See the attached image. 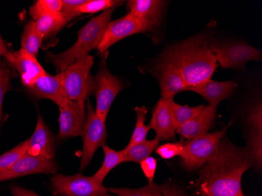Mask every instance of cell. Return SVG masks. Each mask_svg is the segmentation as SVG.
I'll list each match as a JSON object with an SVG mask.
<instances>
[{
	"label": "cell",
	"instance_id": "1",
	"mask_svg": "<svg viewBox=\"0 0 262 196\" xmlns=\"http://www.w3.org/2000/svg\"><path fill=\"white\" fill-rule=\"evenodd\" d=\"M253 166L247 148L238 147L225 136L215 153L199 171L195 182L200 196H245L243 175Z\"/></svg>",
	"mask_w": 262,
	"mask_h": 196
},
{
	"label": "cell",
	"instance_id": "31",
	"mask_svg": "<svg viewBox=\"0 0 262 196\" xmlns=\"http://www.w3.org/2000/svg\"><path fill=\"white\" fill-rule=\"evenodd\" d=\"M28 140L16 146L15 148L0 156V173L13 166L22 156L27 154Z\"/></svg>",
	"mask_w": 262,
	"mask_h": 196
},
{
	"label": "cell",
	"instance_id": "33",
	"mask_svg": "<svg viewBox=\"0 0 262 196\" xmlns=\"http://www.w3.org/2000/svg\"><path fill=\"white\" fill-rule=\"evenodd\" d=\"M10 89V69L5 64H0V125L3 119V102L6 94Z\"/></svg>",
	"mask_w": 262,
	"mask_h": 196
},
{
	"label": "cell",
	"instance_id": "37",
	"mask_svg": "<svg viewBox=\"0 0 262 196\" xmlns=\"http://www.w3.org/2000/svg\"><path fill=\"white\" fill-rule=\"evenodd\" d=\"M10 192L14 196H42L35 193L32 190L22 188L20 186H11L10 188Z\"/></svg>",
	"mask_w": 262,
	"mask_h": 196
},
{
	"label": "cell",
	"instance_id": "10",
	"mask_svg": "<svg viewBox=\"0 0 262 196\" xmlns=\"http://www.w3.org/2000/svg\"><path fill=\"white\" fill-rule=\"evenodd\" d=\"M210 49L215 55L217 61L224 69H244L251 60H259L261 52L247 43L232 45L210 44Z\"/></svg>",
	"mask_w": 262,
	"mask_h": 196
},
{
	"label": "cell",
	"instance_id": "25",
	"mask_svg": "<svg viewBox=\"0 0 262 196\" xmlns=\"http://www.w3.org/2000/svg\"><path fill=\"white\" fill-rule=\"evenodd\" d=\"M102 149L104 154V161L99 169L93 176V178L100 184H103L104 178L110 173L112 169L121 163H124V158H123L122 150L116 151L106 144L102 146Z\"/></svg>",
	"mask_w": 262,
	"mask_h": 196
},
{
	"label": "cell",
	"instance_id": "24",
	"mask_svg": "<svg viewBox=\"0 0 262 196\" xmlns=\"http://www.w3.org/2000/svg\"><path fill=\"white\" fill-rule=\"evenodd\" d=\"M42 40L43 38L35 28V21L30 20L24 28L20 41V50L26 54L37 58L39 49L42 47Z\"/></svg>",
	"mask_w": 262,
	"mask_h": 196
},
{
	"label": "cell",
	"instance_id": "39",
	"mask_svg": "<svg viewBox=\"0 0 262 196\" xmlns=\"http://www.w3.org/2000/svg\"><path fill=\"white\" fill-rule=\"evenodd\" d=\"M103 196H118V195H116V194H114V195H112V194H104V195H103Z\"/></svg>",
	"mask_w": 262,
	"mask_h": 196
},
{
	"label": "cell",
	"instance_id": "19",
	"mask_svg": "<svg viewBox=\"0 0 262 196\" xmlns=\"http://www.w3.org/2000/svg\"><path fill=\"white\" fill-rule=\"evenodd\" d=\"M248 122L251 125L249 134L248 149L253 165L257 168L262 165V107L258 103L252 107L248 115Z\"/></svg>",
	"mask_w": 262,
	"mask_h": 196
},
{
	"label": "cell",
	"instance_id": "28",
	"mask_svg": "<svg viewBox=\"0 0 262 196\" xmlns=\"http://www.w3.org/2000/svg\"><path fill=\"white\" fill-rule=\"evenodd\" d=\"M110 192L118 196H162V185L154 182L138 189L127 188H114L108 189Z\"/></svg>",
	"mask_w": 262,
	"mask_h": 196
},
{
	"label": "cell",
	"instance_id": "34",
	"mask_svg": "<svg viewBox=\"0 0 262 196\" xmlns=\"http://www.w3.org/2000/svg\"><path fill=\"white\" fill-rule=\"evenodd\" d=\"M86 0H62V8L61 14L64 16L67 21L79 17V9L83 5Z\"/></svg>",
	"mask_w": 262,
	"mask_h": 196
},
{
	"label": "cell",
	"instance_id": "30",
	"mask_svg": "<svg viewBox=\"0 0 262 196\" xmlns=\"http://www.w3.org/2000/svg\"><path fill=\"white\" fill-rule=\"evenodd\" d=\"M123 3L124 1L119 0H86V2L79 7V15L97 14L98 12L102 13L110 9H116Z\"/></svg>",
	"mask_w": 262,
	"mask_h": 196
},
{
	"label": "cell",
	"instance_id": "15",
	"mask_svg": "<svg viewBox=\"0 0 262 196\" xmlns=\"http://www.w3.org/2000/svg\"><path fill=\"white\" fill-rule=\"evenodd\" d=\"M30 94L38 99H48L55 103L58 107L66 105L69 101L63 89L60 73L52 75H42L35 83L28 88Z\"/></svg>",
	"mask_w": 262,
	"mask_h": 196
},
{
	"label": "cell",
	"instance_id": "32",
	"mask_svg": "<svg viewBox=\"0 0 262 196\" xmlns=\"http://www.w3.org/2000/svg\"><path fill=\"white\" fill-rule=\"evenodd\" d=\"M184 144L185 143L182 141L166 143V144L158 146V148L156 149V151L162 159L168 160V159H173L176 156H181L183 151Z\"/></svg>",
	"mask_w": 262,
	"mask_h": 196
},
{
	"label": "cell",
	"instance_id": "12",
	"mask_svg": "<svg viewBox=\"0 0 262 196\" xmlns=\"http://www.w3.org/2000/svg\"><path fill=\"white\" fill-rule=\"evenodd\" d=\"M3 56L7 64L17 71L22 83L27 88L32 86L40 76L47 73L36 57L26 54L21 50L16 51L7 49Z\"/></svg>",
	"mask_w": 262,
	"mask_h": 196
},
{
	"label": "cell",
	"instance_id": "7",
	"mask_svg": "<svg viewBox=\"0 0 262 196\" xmlns=\"http://www.w3.org/2000/svg\"><path fill=\"white\" fill-rule=\"evenodd\" d=\"M86 121L81 136L82 138V153L81 156L80 171L86 169L92 161L97 150L105 144L108 137L105 122L97 116L91 101L88 100Z\"/></svg>",
	"mask_w": 262,
	"mask_h": 196
},
{
	"label": "cell",
	"instance_id": "6",
	"mask_svg": "<svg viewBox=\"0 0 262 196\" xmlns=\"http://www.w3.org/2000/svg\"><path fill=\"white\" fill-rule=\"evenodd\" d=\"M226 129L192 138L184 144L181 155L182 164L188 170L203 167L213 156Z\"/></svg>",
	"mask_w": 262,
	"mask_h": 196
},
{
	"label": "cell",
	"instance_id": "17",
	"mask_svg": "<svg viewBox=\"0 0 262 196\" xmlns=\"http://www.w3.org/2000/svg\"><path fill=\"white\" fill-rule=\"evenodd\" d=\"M27 154L54 159L55 155L54 138L41 115L38 116L33 134L28 140Z\"/></svg>",
	"mask_w": 262,
	"mask_h": 196
},
{
	"label": "cell",
	"instance_id": "38",
	"mask_svg": "<svg viewBox=\"0 0 262 196\" xmlns=\"http://www.w3.org/2000/svg\"><path fill=\"white\" fill-rule=\"evenodd\" d=\"M7 49L5 43H4V40H3L1 35H0V57L4 55V52L7 51Z\"/></svg>",
	"mask_w": 262,
	"mask_h": 196
},
{
	"label": "cell",
	"instance_id": "36",
	"mask_svg": "<svg viewBox=\"0 0 262 196\" xmlns=\"http://www.w3.org/2000/svg\"><path fill=\"white\" fill-rule=\"evenodd\" d=\"M162 196H187L185 191L171 183L162 185Z\"/></svg>",
	"mask_w": 262,
	"mask_h": 196
},
{
	"label": "cell",
	"instance_id": "16",
	"mask_svg": "<svg viewBox=\"0 0 262 196\" xmlns=\"http://www.w3.org/2000/svg\"><path fill=\"white\" fill-rule=\"evenodd\" d=\"M164 5V1L160 0H129L126 2L128 14L145 22L149 32H153L160 26Z\"/></svg>",
	"mask_w": 262,
	"mask_h": 196
},
{
	"label": "cell",
	"instance_id": "11",
	"mask_svg": "<svg viewBox=\"0 0 262 196\" xmlns=\"http://www.w3.org/2000/svg\"><path fill=\"white\" fill-rule=\"evenodd\" d=\"M57 170L53 159L26 154L9 169L0 173V182L35 173H55Z\"/></svg>",
	"mask_w": 262,
	"mask_h": 196
},
{
	"label": "cell",
	"instance_id": "13",
	"mask_svg": "<svg viewBox=\"0 0 262 196\" xmlns=\"http://www.w3.org/2000/svg\"><path fill=\"white\" fill-rule=\"evenodd\" d=\"M58 141L81 136L84 126L86 114L85 106L76 101H69L66 105L59 107Z\"/></svg>",
	"mask_w": 262,
	"mask_h": 196
},
{
	"label": "cell",
	"instance_id": "20",
	"mask_svg": "<svg viewBox=\"0 0 262 196\" xmlns=\"http://www.w3.org/2000/svg\"><path fill=\"white\" fill-rule=\"evenodd\" d=\"M235 86L236 84L233 80L217 82L209 79L203 83L190 86L188 91L201 95L206 101H208L210 105L217 106L221 101L227 99L232 95Z\"/></svg>",
	"mask_w": 262,
	"mask_h": 196
},
{
	"label": "cell",
	"instance_id": "29",
	"mask_svg": "<svg viewBox=\"0 0 262 196\" xmlns=\"http://www.w3.org/2000/svg\"><path fill=\"white\" fill-rule=\"evenodd\" d=\"M62 0H38L29 9V14L34 21L45 14L61 12Z\"/></svg>",
	"mask_w": 262,
	"mask_h": 196
},
{
	"label": "cell",
	"instance_id": "21",
	"mask_svg": "<svg viewBox=\"0 0 262 196\" xmlns=\"http://www.w3.org/2000/svg\"><path fill=\"white\" fill-rule=\"evenodd\" d=\"M217 106H205L196 116L190 119L185 125L177 129L182 138L191 140L207 134L215 119Z\"/></svg>",
	"mask_w": 262,
	"mask_h": 196
},
{
	"label": "cell",
	"instance_id": "23",
	"mask_svg": "<svg viewBox=\"0 0 262 196\" xmlns=\"http://www.w3.org/2000/svg\"><path fill=\"white\" fill-rule=\"evenodd\" d=\"M160 141L157 138L142 141L133 145L126 146L122 150L124 158V162L141 163L144 159L151 156V153L158 148Z\"/></svg>",
	"mask_w": 262,
	"mask_h": 196
},
{
	"label": "cell",
	"instance_id": "26",
	"mask_svg": "<svg viewBox=\"0 0 262 196\" xmlns=\"http://www.w3.org/2000/svg\"><path fill=\"white\" fill-rule=\"evenodd\" d=\"M169 106H170V114H171L173 124L176 129L185 125L205 107V105L203 104L195 106V107L181 105L175 102L173 99L169 100Z\"/></svg>",
	"mask_w": 262,
	"mask_h": 196
},
{
	"label": "cell",
	"instance_id": "4",
	"mask_svg": "<svg viewBox=\"0 0 262 196\" xmlns=\"http://www.w3.org/2000/svg\"><path fill=\"white\" fill-rule=\"evenodd\" d=\"M94 56H83L76 62L60 72L63 89L70 101L85 106L94 92V77L91 71L94 64Z\"/></svg>",
	"mask_w": 262,
	"mask_h": 196
},
{
	"label": "cell",
	"instance_id": "35",
	"mask_svg": "<svg viewBox=\"0 0 262 196\" xmlns=\"http://www.w3.org/2000/svg\"><path fill=\"white\" fill-rule=\"evenodd\" d=\"M143 173L146 177L148 183L153 182L157 169V160L152 156L146 158L140 163Z\"/></svg>",
	"mask_w": 262,
	"mask_h": 196
},
{
	"label": "cell",
	"instance_id": "22",
	"mask_svg": "<svg viewBox=\"0 0 262 196\" xmlns=\"http://www.w3.org/2000/svg\"><path fill=\"white\" fill-rule=\"evenodd\" d=\"M68 21L61 12L45 14L35 20V28L44 39L54 37L64 29Z\"/></svg>",
	"mask_w": 262,
	"mask_h": 196
},
{
	"label": "cell",
	"instance_id": "14",
	"mask_svg": "<svg viewBox=\"0 0 262 196\" xmlns=\"http://www.w3.org/2000/svg\"><path fill=\"white\" fill-rule=\"evenodd\" d=\"M151 72L160 82L162 98L173 99L178 93L188 91L181 72L171 64L160 62L153 67Z\"/></svg>",
	"mask_w": 262,
	"mask_h": 196
},
{
	"label": "cell",
	"instance_id": "2",
	"mask_svg": "<svg viewBox=\"0 0 262 196\" xmlns=\"http://www.w3.org/2000/svg\"><path fill=\"white\" fill-rule=\"evenodd\" d=\"M206 35H197L166 49L160 62L176 68L183 76L188 88L211 79L217 69L215 55Z\"/></svg>",
	"mask_w": 262,
	"mask_h": 196
},
{
	"label": "cell",
	"instance_id": "27",
	"mask_svg": "<svg viewBox=\"0 0 262 196\" xmlns=\"http://www.w3.org/2000/svg\"><path fill=\"white\" fill-rule=\"evenodd\" d=\"M135 113H136L137 116L136 124H135V129H134L133 134L131 135L130 140H129L127 146L133 145V144L145 141L146 140L148 131L151 129L148 125L146 126L145 124L147 113H148L146 107L145 106L136 107H135Z\"/></svg>",
	"mask_w": 262,
	"mask_h": 196
},
{
	"label": "cell",
	"instance_id": "9",
	"mask_svg": "<svg viewBox=\"0 0 262 196\" xmlns=\"http://www.w3.org/2000/svg\"><path fill=\"white\" fill-rule=\"evenodd\" d=\"M147 32H149V29L145 22L135 16L126 14L108 23L97 50L99 54H105L112 46L119 41L135 34Z\"/></svg>",
	"mask_w": 262,
	"mask_h": 196
},
{
	"label": "cell",
	"instance_id": "3",
	"mask_svg": "<svg viewBox=\"0 0 262 196\" xmlns=\"http://www.w3.org/2000/svg\"><path fill=\"white\" fill-rule=\"evenodd\" d=\"M114 10V8L110 9L93 17L78 32L77 41L74 45L60 54L48 53L46 56L47 62L52 64L60 73L76 62L78 59L88 55L91 51L98 48L107 26L111 21Z\"/></svg>",
	"mask_w": 262,
	"mask_h": 196
},
{
	"label": "cell",
	"instance_id": "5",
	"mask_svg": "<svg viewBox=\"0 0 262 196\" xmlns=\"http://www.w3.org/2000/svg\"><path fill=\"white\" fill-rule=\"evenodd\" d=\"M94 84L93 94L96 97L94 111L100 119L106 122L113 101L124 85L119 78L110 72L105 58L100 62L97 75L94 77Z\"/></svg>",
	"mask_w": 262,
	"mask_h": 196
},
{
	"label": "cell",
	"instance_id": "8",
	"mask_svg": "<svg viewBox=\"0 0 262 196\" xmlns=\"http://www.w3.org/2000/svg\"><path fill=\"white\" fill-rule=\"evenodd\" d=\"M51 189L54 194L61 196H103L108 189L93 177L81 173L66 176L55 175L51 178Z\"/></svg>",
	"mask_w": 262,
	"mask_h": 196
},
{
	"label": "cell",
	"instance_id": "18",
	"mask_svg": "<svg viewBox=\"0 0 262 196\" xmlns=\"http://www.w3.org/2000/svg\"><path fill=\"white\" fill-rule=\"evenodd\" d=\"M169 100L160 98L153 108L151 121L148 124L150 129L156 132V138L159 141H170L176 134L177 129L170 114Z\"/></svg>",
	"mask_w": 262,
	"mask_h": 196
}]
</instances>
